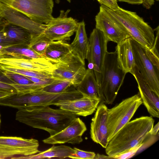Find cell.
Instances as JSON below:
<instances>
[{"label":"cell","instance_id":"6da1fadb","mask_svg":"<svg viewBox=\"0 0 159 159\" xmlns=\"http://www.w3.org/2000/svg\"><path fill=\"white\" fill-rule=\"evenodd\" d=\"M77 117L64 110L49 106H34L18 109L16 120L31 127L44 130L50 135L59 132Z\"/></svg>","mask_w":159,"mask_h":159},{"label":"cell","instance_id":"7a4b0ae2","mask_svg":"<svg viewBox=\"0 0 159 159\" xmlns=\"http://www.w3.org/2000/svg\"><path fill=\"white\" fill-rule=\"evenodd\" d=\"M154 123V119L148 116H142L129 121L109 142L105 148L106 154L113 157L143 144Z\"/></svg>","mask_w":159,"mask_h":159},{"label":"cell","instance_id":"3957f363","mask_svg":"<svg viewBox=\"0 0 159 159\" xmlns=\"http://www.w3.org/2000/svg\"><path fill=\"white\" fill-rule=\"evenodd\" d=\"M103 6L120 24L131 39L146 49H149L152 48L155 39L154 30L143 18L135 12L120 7L113 10Z\"/></svg>","mask_w":159,"mask_h":159},{"label":"cell","instance_id":"277c9868","mask_svg":"<svg viewBox=\"0 0 159 159\" xmlns=\"http://www.w3.org/2000/svg\"><path fill=\"white\" fill-rule=\"evenodd\" d=\"M126 74L118 63L116 51L107 52L104 62L102 81L99 87L100 102L107 104L113 103Z\"/></svg>","mask_w":159,"mask_h":159},{"label":"cell","instance_id":"5b68a950","mask_svg":"<svg viewBox=\"0 0 159 159\" xmlns=\"http://www.w3.org/2000/svg\"><path fill=\"white\" fill-rule=\"evenodd\" d=\"M70 87L64 92L58 93H48L42 90L24 94L16 93L11 97L10 104L12 107L18 109L34 106H57L60 103L83 96L76 88H70Z\"/></svg>","mask_w":159,"mask_h":159},{"label":"cell","instance_id":"8992f818","mask_svg":"<svg viewBox=\"0 0 159 159\" xmlns=\"http://www.w3.org/2000/svg\"><path fill=\"white\" fill-rule=\"evenodd\" d=\"M142 104V100L138 93L123 100L113 107L108 108L107 123L108 142L130 121Z\"/></svg>","mask_w":159,"mask_h":159},{"label":"cell","instance_id":"52a82bcc","mask_svg":"<svg viewBox=\"0 0 159 159\" xmlns=\"http://www.w3.org/2000/svg\"><path fill=\"white\" fill-rule=\"evenodd\" d=\"M0 2L39 23L47 24L54 18L53 0H0Z\"/></svg>","mask_w":159,"mask_h":159},{"label":"cell","instance_id":"ba28073f","mask_svg":"<svg viewBox=\"0 0 159 159\" xmlns=\"http://www.w3.org/2000/svg\"><path fill=\"white\" fill-rule=\"evenodd\" d=\"M136 66L150 89L159 96V69L147 55L145 48L131 39Z\"/></svg>","mask_w":159,"mask_h":159},{"label":"cell","instance_id":"9c48e42d","mask_svg":"<svg viewBox=\"0 0 159 159\" xmlns=\"http://www.w3.org/2000/svg\"><path fill=\"white\" fill-rule=\"evenodd\" d=\"M39 142L34 139L0 136V157L11 158L16 155L28 156L40 152Z\"/></svg>","mask_w":159,"mask_h":159},{"label":"cell","instance_id":"30bf717a","mask_svg":"<svg viewBox=\"0 0 159 159\" xmlns=\"http://www.w3.org/2000/svg\"><path fill=\"white\" fill-rule=\"evenodd\" d=\"M86 59L88 63L93 64V71L98 84L102 79L104 62L107 51V43L108 41L102 32L95 28L91 33Z\"/></svg>","mask_w":159,"mask_h":159},{"label":"cell","instance_id":"8fae6325","mask_svg":"<svg viewBox=\"0 0 159 159\" xmlns=\"http://www.w3.org/2000/svg\"><path fill=\"white\" fill-rule=\"evenodd\" d=\"M55 61L56 67L52 73L53 78L69 80L76 88L85 74V64L71 52L63 58Z\"/></svg>","mask_w":159,"mask_h":159},{"label":"cell","instance_id":"7c38bea8","mask_svg":"<svg viewBox=\"0 0 159 159\" xmlns=\"http://www.w3.org/2000/svg\"><path fill=\"white\" fill-rule=\"evenodd\" d=\"M68 12L61 11L58 17L46 24L43 33L51 41L69 40L76 31L79 22L71 17H68Z\"/></svg>","mask_w":159,"mask_h":159},{"label":"cell","instance_id":"4fadbf2b","mask_svg":"<svg viewBox=\"0 0 159 159\" xmlns=\"http://www.w3.org/2000/svg\"><path fill=\"white\" fill-rule=\"evenodd\" d=\"M96 28L102 31L108 41L118 44L130 37L117 21L101 5L95 17Z\"/></svg>","mask_w":159,"mask_h":159},{"label":"cell","instance_id":"5bb4252c","mask_svg":"<svg viewBox=\"0 0 159 159\" xmlns=\"http://www.w3.org/2000/svg\"><path fill=\"white\" fill-rule=\"evenodd\" d=\"M86 130L85 123L80 118L76 117L64 129L43 141L45 143L52 145L66 143L79 144L82 142V136Z\"/></svg>","mask_w":159,"mask_h":159},{"label":"cell","instance_id":"9a60e30c","mask_svg":"<svg viewBox=\"0 0 159 159\" xmlns=\"http://www.w3.org/2000/svg\"><path fill=\"white\" fill-rule=\"evenodd\" d=\"M0 64L16 69L51 73L56 67L55 61L44 56L34 59L2 57Z\"/></svg>","mask_w":159,"mask_h":159},{"label":"cell","instance_id":"2e32d148","mask_svg":"<svg viewBox=\"0 0 159 159\" xmlns=\"http://www.w3.org/2000/svg\"><path fill=\"white\" fill-rule=\"evenodd\" d=\"M0 14L9 23L27 30L32 38L43 33L46 24L38 23L18 11L0 2Z\"/></svg>","mask_w":159,"mask_h":159},{"label":"cell","instance_id":"e0dca14e","mask_svg":"<svg viewBox=\"0 0 159 159\" xmlns=\"http://www.w3.org/2000/svg\"><path fill=\"white\" fill-rule=\"evenodd\" d=\"M98 105L90 124V137L95 143L106 148L108 141L107 112L108 108L103 103Z\"/></svg>","mask_w":159,"mask_h":159},{"label":"cell","instance_id":"ac0fdd59","mask_svg":"<svg viewBox=\"0 0 159 159\" xmlns=\"http://www.w3.org/2000/svg\"><path fill=\"white\" fill-rule=\"evenodd\" d=\"M100 102L99 98L83 95L80 98L60 103L57 106L77 116H86L96 111Z\"/></svg>","mask_w":159,"mask_h":159},{"label":"cell","instance_id":"d6986e66","mask_svg":"<svg viewBox=\"0 0 159 159\" xmlns=\"http://www.w3.org/2000/svg\"><path fill=\"white\" fill-rule=\"evenodd\" d=\"M131 73L138 85L139 93L143 103L152 117H159V96L152 91L143 79L136 66Z\"/></svg>","mask_w":159,"mask_h":159},{"label":"cell","instance_id":"ffe728a7","mask_svg":"<svg viewBox=\"0 0 159 159\" xmlns=\"http://www.w3.org/2000/svg\"><path fill=\"white\" fill-rule=\"evenodd\" d=\"M131 39H124L117 44L115 48L118 63L126 73H131L136 66Z\"/></svg>","mask_w":159,"mask_h":159},{"label":"cell","instance_id":"44dd1931","mask_svg":"<svg viewBox=\"0 0 159 159\" xmlns=\"http://www.w3.org/2000/svg\"><path fill=\"white\" fill-rule=\"evenodd\" d=\"M84 20L79 22L75 38L70 44L71 52L84 64L86 59L89 44Z\"/></svg>","mask_w":159,"mask_h":159},{"label":"cell","instance_id":"7402d4cb","mask_svg":"<svg viewBox=\"0 0 159 159\" xmlns=\"http://www.w3.org/2000/svg\"><path fill=\"white\" fill-rule=\"evenodd\" d=\"M4 30L10 45L28 47L30 44L32 36L25 29L9 23L5 27Z\"/></svg>","mask_w":159,"mask_h":159},{"label":"cell","instance_id":"603a6c76","mask_svg":"<svg viewBox=\"0 0 159 159\" xmlns=\"http://www.w3.org/2000/svg\"><path fill=\"white\" fill-rule=\"evenodd\" d=\"M74 153L73 148L65 145L52 146L44 151L28 156L14 157L11 159H42L55 158L63 159L69 157Z\"/></svg>","mask_w":159,"mask_h":159},{"label":"cell","instance_id":"cb8c5ba5","mask_svg":"<svg viewBox=\"0 0 159 159\" xmlns=\"http://www.w3.org/2000/svg\"><path fill=\"white\" fill-rule=\"evenodd\" d=\"M99 87L93 70L88 69L81 81L76 88L83 95L99 98Z\"/></svg>","mask_w":159,"mask_h":159},{"label":"cell","instance_id":"d4e9b609","mask_svg":"<svg viewBox=\"0 0 159 159\" xmlns=\"http://www.w3.org/2000/svg\"><path fill=\"white\" fill-rule=\"evenodd\" d=\"M71 51L70 44L62 41H51L47 48L44 56L52 60L64 57Z\"/></svg>","mask_w":159,"mask_h":159},{"label":"cell","instance_id":"484cf974","mask_svg":"<svg viewBox=\"0 0 159 159\" xmlns=\"http://www.w3.org/2000/svg\"><path fill=\"white\" fill-rule=\"evenodd\" d=\"M2 57L28 59L42 57L28 47L22 46H13L6 48L3 50Z\"/></svg>","mask_w":159,"mask_h":159},{"label":"cell","instance_id":"4316f807","mask_svg":"<svg viewBox=\"0 0 159 159\" xmlns=\"http://www.w3.org/2000/svg\"><path fill=\"white\" fill-rule=\"evenodd\" d=\"M55 79H51L43 80L38 83L21 85L15 83L10 84L16 90L17 93L20 94L28 93L42 90L45 86L52 83Z\"/></svg>","mask_w":159,"mask_h":159},{"label":"cell","instance_id":"83f0119b","mask_svg":"<svg viewBox=\"0 0 159 159\" xmlns=\"http://www.w3.org/2000/svg\"><path fill=\"white\" fill-rule=\"evenodd\" d=\"M50 42L43 33L32 37L28 47L40 56L43 57Z\"/></svg>","mask_w":159,"mask_h":159},{"label":"cell","instance_id":"f1b7e54d","mask_svg":"<svg viewBox=\"0 0 159 159\" xmlns=\"http://www.w3.org/2000/svg\"><path fill=\"white\" fill-rule=\"evenodd\" d=\"M0 70L18 73L24 76L37 77L43 79H53L51 73L18 69L0 64Z\"/></svg>","mask_w":159,"mask_h":159},{"label":"cell","instance_id":"f546056e","mask_svg":"<svg viewBox=\"0 0 159 159\" xmlns=\"http://www.w3.org/2000/svg\"><path fill=\"white\" fill-rule=\"evenodd\" d=\"M73 86L71 81L68 79H55L52 83L45 86L42 90L52 93H61Z\"/></svg>","mask_w":159,"mask_h":159},{"label":"cell","instance_id":"4dcf8cb0","mask_svg":"<svg viewBox=\"0 0 159 159\" xmlns=\"http://www.w3.org/2000/svg\"><path fill=\"white\" fill-rule=\"evenodd\" d=\"M154 30L156 32V36L153 45L150 49L145 48V50L146 54L150 61L156 67L159 69V54L157 48L159 35V26Z\"/></svg>","mask_w":159,"mask_h":159},{"label":"cell","instance_id":"1f68e13d","mask_svg":"<svg viewBox=\"0 0 159 159\" xmlns=\"http://www.w3.org/2000/svg\"><path fill=\"white\" fill-rule=\"evenodd\" d=\"M2 72L4 75L14 83L25 85L33 83L25 76L21 75L6 70H2Z\"/></svg>","mask_w":159,"mask_h":159},{"label":"cell","instance_id":"d6a6232c","mask_svg":"<svg viewBox=\"0 0 159 159\" xmlns=\"http://www.w3.org/2000/svg\"><path fill=\"white\" fill-rule=\"evenodd\" d=\"M74 153L69 158L79 159H94L96 154L93 152L85 151L76 148H73Z\"/></svg>","mask_w":159,"mask_h":159},{"label":"cell","instance_id":"836d02e7","mask_svg":"<svg viewBox=\"0 0 159 159\" xmlns=\"http://www.w3.org/2000/svg\"><path fill=\"white\" fill-rule=\"evenodd\" d=\"M143 145V144H141L136 147L132 148L126 152L115 156L113 157V158L114 159H123L130 158L135 154Z\"/></svg>","mask_w":159,"mask_h":159},{"label":"cell","instance_id":"e575fe53","mask_svg":"<svg viewBox=\"0 0 159 159\" xmlns=\"http://www.w3.org/2000/svg\"><path fill=\"white\" fill-rule=\"evenodd\" d=\"M102 5L113 10L117 9L119 8L117 0H97Z\"/></svg>","mask_w":159,"mask_h":159},{"label":"cell","instance_id":"d590c367","mask_svg":"<svg viewBox=\"0 0 159 159\" xmlns=\"http://www.w3.org/2000/svg\"><path fill=\"white\" fill-rule=\"evenodd\" d=\"M0 45L6 47L11 46L7 42L4 28L0 30Z\"/></svg>","mask_w":159,"mask_h":159},{"label":"cell","instance_id":"8d00e7d4","mask_svg":"<svg viewBox=\"0 0 159 159\" xmlns=\"http://www.w3.org/2000/svg\"><path fill=\"white\" fill-rule=\"evenodd\" d=\"M0 89L10 91L13 93H17L16 89L11 85L0 82Z\"/></svg>","mask_w":159,"mask_h":159},{"label":"cell","instance_id":"74e56055","mask_svg":"<svg viewBox=\"0 0 159 159\" xmlns=\"http://www.w3.org/2000/svg\"><path fill=\"white\" fill-rule=\"evenodd\" d=\"M0 82L10 84L14 83L13 81L4 75L2 73V70L0 71Z\"/></svg>","mask_w":159,"mask_h":159},{"label":"cell","instance_id":"f35d334b","mask_svg":"<svg viewBox=\"0 0 159 159\" xmlns=\"http://www.w3.org/2000/svg\"><path fill=\"white\" fill-rule=\"evenodd\" d=\"M117 1L134 5H140L142 4L143 3V0H117Z\"/></svg>","mask_w":159,"mask_h":159},{"label":"cell","instance_id":"ab89813d","mask_svg":"<svg viewBox=\"0 0 159 159\" xmlns=\"http://www.w3.org/2000/svg\"><path fill=\"white\" fill-rule=\"evenodd\" d=\"M10 91L0 89V99L3 98L14 94Z\"/></svg>","mask_w":159,"mask_h":159},{"label":"cell","instance_id":"60d3db41","mask_svg":"<svg viewBox=\"0 0 159 159\" xmlns=\"http://www.w3.org/2000/svg\"><path fill=\"white\" fill-rule=\"evenodd\" d=\"M159 122H158L154 126H153L149 133L150 135L155 136L157 134V133H158L159 128Z\"/></svg>","mask_w":159,"mask_h":159},{"label":"cell","instance_id":"b9f144b4","mask_svg":"<svg viewBox=\"0 0 159 159\" xmlns=\"http://www.w3.org/2000/svg\"><path fill=\"white\" fill-rule=\"evenodd\" d=\"M8 23V22L0 14V30L3 29Z\"/></svg>","mask_w":159,"mask_h":159},{"label":"cell","instance_id":"7bdbcfd3","mask_svg":"<svg viewBox=\"0 0 159 159\" xmlns=\"http://www.w3.org/2000/svg\"><path fill=\"white\" fill-rule=\"evenodd\" d=\"M27 78L29 79L33 83H38L41 82L43 80H46L48 79H43L41 78L35 77H30V76H25Z\"/></svg>","mask_w":159,"mask_h":159},{"label":"cell","instance_id":"ee69618b","mask_svg":"<svg viewBox=\"0 0 159 159\" xmlns=\"http://www.w3.org/2000/svg\"><path fill=\"white\" fill-rule=\"evenodd\" d=\"M113 159V157L110 156H109L104 155H101L99 154H96L94 159Z\"/></svg>","mask_w":159,"mask_h":159},{"label":"cell","instance_id":"f6af8a7d","mask_svg":"<svg viewBox=\"0 0 159 159\" xmlns=\"http://www.w3.org/2000/svg\"><path fill=\"white\" fill-rule=\"evenodd\" d=\"M7 47H4L2 45H0V56H2V52L4 48Z\"/></svg>","mask_w":159,"mask_h":159},{"label":"cell","instance_id":"bcb514c9","mask_svg":"<svg viewBox=\"0 0 159 159\" xmlns=\"http://www.w3.org/2000/svg\"><path fill=\"white\" fill-rule=\"evenodd\" d=\"M88 69L93 70L94 66L92 63H88Z\"/></svg>","mask_w":159,"mask_h":159},{"label":"cell","instance_id":"7dc6e473","mask_svg":"<svg viewBox=\"0 0 159 159\" xmlns=\"http://www.w3.org/2000/svg\"><path fill=\"white\" fill-rule=\"evenodd\" d=\"M69 2H70L71 0H66ZM57 2L59 3V0H56Z\"/></svg>","mask_w":159,"mask_h":159},{"label":"cell","instance_id":"c3c4849f","mask_svg":"<svg viewBox=\"0 0 159 159\" xmlns=\"http://www.w3.org/2000/svg\"><path fill=\"white\" fill-rule=\"evenodd\" d=\"M0 123H1V118H0Z\"/></svg>","mask_w":159,"mask_h":159},{"label":"cell","instance_id":"681fc988","mask_svg":"<svg viewBox=\"0 0 159 159\" xmlns=\"http://www.w3.org/2000/svg\"><path fill=\"white\" fill-rule=\"evenodd\" d=\"M156 0V1H159V0Z\"/></svg>","mask_w":159,"mask_h":159},{"label":"cell","instance_id":"f907efd6","mask_svg":"<svg viewBox=\"0 0 159 159\" xmlns=\"http://www.w3.org/2000/svg\"><path fill=\"white\" fill-rule=\"evenodd\" d=\"M2 57L0 56V58H1Z\"/></svg>","mask_w":159,"mask_h":159},{"label":"cell","instance_id":"816d5d0a","mask_svg":"<svg viewBox=\"0 0 159 159\" xmlns=\"http://www.w3.org/2000/svg\"><path fill=\"white\" fill-rule=\"evenodd\" d=\"M1 70H0V71H1Z\"/></svg>","mask_w":159,"mask_h":159}]
</instances>
